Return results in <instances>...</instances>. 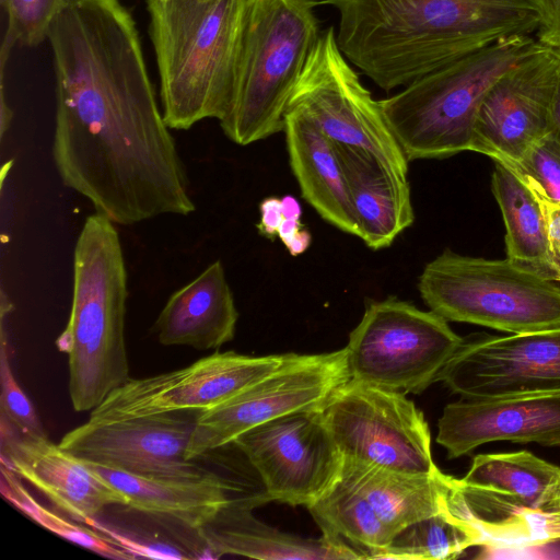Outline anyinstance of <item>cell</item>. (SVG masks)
Instances as JSON below:
<instances>
[{
	"instance_id": "12",
	"label": "cell",
	"mask_w": 560,
	"mask_h": 560,
	"mask_svg": "<svg viewBox=\"0 0 560 560\" xmlns=\"http://www.w3.org/2000/svg\"><path fill=\"white\" fill-rule=\"evenodd\" d=\"M288 109L303 114L334 142L366 150L396 171L408 174L409 161L386 121L380 101L373 98L341 52L334 27L320 34Z\"/></svg>"
},
{
	"instance_id": "10",
	"label": "cell",
	"mask_w": 560,
	"mask_h": 560,
	"mask_svg": "<svg viewBox=\"0 0 560 560\" xmlns=\"http://www.w3.org/2000/svg\"><path fill=\"white\" fill-rule=\"evenodd\" d=\"M322 412L345 460L412 474L439 470L424 416L401 392L350 378Z\"/></svg>"
},
{
	"instance_id": "25",
	"label": "cell",
	"mask_w": 560,
	"mask_h": 560,
	"mask_svg": "<svg viewBox=\"0 0 560 560\" xmlns=\"http://www.w3.org/2000/svg\"><path fill=\"white\" fill-rule=\"evenodd\" d=\"M341 476L368 498L393 538L453 503L454 478L440 469L433 474H412L343 459Z\"/></svg>"
},
{
	"instance_id": "11",
	"label": "cell",
	"mask_w": 560,
	"mask_h": 560,
	"mask_svg": "<svg viewBox=\"0 0 560 560\" xmlns=\"http://www.w3.org/2000/svg\"><path fill=\"white\" fill-rule=\"evenodd\" d=\"M349 380L346 348L316 354L291 353L271 374L228 400L201 410L186 458L200 459L281 416L320 409Z\"/></svg>"
},
{
	"instance_id": "6",
	"label": "cell",
	"mask_w": 560,
	"mask_h": 560,
	"mask_svg": "<svg viewBox=\"0 0 560 560\" xmlns=\"http://www.w3.org/2000/svg\"><path fill=\"white\" fill-rule=\"evenodd\" d=\"M532 35L499 39L466 54L380 101L409 162L470 151L478 109L508 69L540 48Z\"/></svg>"
},
{
	"instance_id": "31",
	"label": "cell",
	"mask_w": 560,
	"mask_h": 560,
	"mask_svg": "<svg viewBox=\"0 0 560 560\" xmlns=\"http://www.w3.org/2000/svg\"><path fill=\"white\" fill-rule=\"evenodd\" d=\"M505 165L529 178L548 201L560 206V140L552 131L534 143L518 162Z\"/></svg>"
},
{
	"instance_id": "5",
	"label": "cell",
	"mask_w": 560,
	"mask_h": 560,
	"mask_svg": "<svg viewBox=\"0 0 560 560\" xmlns=\"http://www.w3.org/2000/svg\"><path fill=\"white\" fill-rule=\"evenodd\" d=\"M315 0H244L233 96L220 121L247 145L283 131L294 88L319 36Z\"/></svg>"
},
{
	"instance_id": "2",
	"label": "cell",
	"mask_w": 560,
	"mask_h": 560,
	"mask_svg": "<svg viewBox=\"0 0 560 560\" xmlns=\"http://www.w3.org/2000/svg\"><path fill=\"white\" fill-rule=\"evenodd\" d=\"M339 13L337 44L385 91L499 39L532 35L544 0H323Z\"/></svg>"
},
{
	"instance_id": "8",
	"label": "cell",
	"mask_w": 560,
	"mask_h": 560,
	"mask_svg": "<svg viewBox=\"0 0 560 560\" xmlns=\"http://www.w3.org/2000/svg\"><path fill=\"white\" fill-rule=\"evenodd\" d=\"M480 545L523 549L560 539V467L528 451L478 454L454 479Z\"/></svg>"
},
{
	"instance_id": "32",
	"label": "cell",
	"mask_w": 560,
	"mask_h": 560,
	"mask_svg": "<svg viewBox=\"0 0 560 560\" xmlns=\"http://www.w3.org/2000/svg\"><path fill=\"white\" fill-rule=\"evenodd\" d=\"M0 343V413L23 432L46 435L35 408L18 384L12 372L2 322Z\"/></svg>"
},
{
	"instance_id": "23",
	"label": "cell",
	"mask_w": 560,
	"mask_h": 560,
	"mask_svg": "<svg viewBox=\"0 0 560 560\" xmlns=\"http://www.w3.org/2000/svg\"><path fill=\"white\" fill-rule=\"evenodd\" d=\"M237 319L223 265L215 260L170 296L153 330L164 346L213 350L234 338Z\"/></svg>"
},
{
	"instance_id": "14",
	"label": "cell",
	"mask_w": 560,
	"mask_h": 560,
	"mask_svg": "<svg viewBox=\"0 0 560 560\" xmlns=\"http://www.w3.org/2000/svg\"><path fill=\"white\" fill-rule=\"evenodd\" d=\"M436 382L471 399L560 394V327L462 338Z\"/></svg>"
},
{
	"instance_id": "33",
	"label": "cell",
	"mask_w": 560,
	"mask_h": 560,
	"mask_svg": "<svg viewBox=\"0 0 560 560\" xmlns=\"http://www.w3.org/2000/svg\"><path fill=\"white\" fill-rule=\"evenodd\" d=\"M518 175L536 191L541 200L547 221L550 261L556 276V282H560V206L548 201L529 178L521 174Z\"/></svg>"
},
{
	"instance_id": "15",
	"label": "cell",
	"mask_w": 560,
	"mask_h": 560,
	"mask_svg": "<svg viewBox=\"0 0 560 560\" xmlns=\"http://www.w3.org/2000/svg\"><path fill=\"white\" fill-rule=\"evenodd\" d=\"M290 355L254 357L217 351L176 371L129 378L91 411L89 420L108 422L210 409L278 370Z\"/></svg>"
},
{
	"instance_id": "13",
	"label": "cell",
	"mask_w": 560,
	"mask_h": 560,
	"mask_svg": "<svg viewBox=\"0 0 560 560\" xmlns=\"http://www.w3.org/2000/svg\"><path fill=\"white\" fill-rule=\"evenodd\" d=\"M232 444L255 469L270 501L307 508L341 477L343 456L322 408L276 418Z\"/></svg>"
},
{
	"instance_id": "37",
	"label": "cell",
	"mask_w": 560,
	"mask_h": 560,
	"mask_svg": "<svg viewBox=\"0 0 560 560\" xmlns=\"http://www.w3.org/2000/svg\"><path fill=\"white\" fill-rule=\"evenodd\" d=\"M302 228L301 220L283 219L278 230V237L287 246Z\"/></svg>"
},
{
	"instance_id": "18",
	"label": "cell",
	"mask_w": 560,
	"mask_h": 560,
	"mask_svg": "<svg viewBox=\"0 0 560 560\" xmlns=\"http://www.w3.org/2000/svg\"><path fill=\"white\" fill-rule=\"evenodd\" d=\"M1 464L44 493L68 517L88 525L127 497L47 435L19 430L1 416Z\"/></svg>"
},
{
	"instance_id": "40",
	"label": "cell",
	"mask_w": 560,
	"mask_h": 560,
	"mask_svg": "<svg viewBox=\"0 0 560 560\" xmlns=\"http://www.w3.org/2000/svg\"><path fill=\"white\" fill-rule=\"evenodd\" d=\"M12 110L5 102L3 83H1L0 93V137H4L5 131L9 129L12 120Z\"/></svg>"
},
{
	"instance_id": "34",
	"label": "cell",
	"mask_w": 560,
	"mask_h": 560,
	"mask_svg": "<svg viewBox=\"0 0 560 560\" xmlns=\"http://www.w3.org/2000/svg\"><path fill=\"white\" fill-rule=\"evenodd\" d=\"M545 14L536 31V40L550 49L560 50V0H544Z\"/></svg>"
},
{
	"instance_id": "19",
	"label": "cell",
	"mask_w": 560,
	"mask_h": 560,
	"mask_svg": "<svg viewBox=\"0 0 560 560\" xmlns=\"http://www.w3.org/2000/svg\"><path fill=\"white\" fill-rule=\"evenodd\" d=\"M494 441L560 446V394L463 398L444 407L436 442L448 458L468 455Z\"/></svg>"
},
{
	"instance_id": "28",
	"label": "cell",
	"mask_w": 560,
	"mask_h": 560,
	"mask_svg": "<svg viewBox=\"0 0 560 560\" xmlns=\"http://www.w3.org/2000/svg\"><path fill=\"white\" fill-rule=\"evenodd\" d=\"M479 545V534L460 510L454 486V498L450 508L404 528L378 559H453L466 549Z\"/></svg>"
},
{
	"instance_id": "30",
	"label": "cell",
	"mask_w": 560,
	"mask_h": 560,
	"mask_svg": "<svg viewBox=\"0 0 560 560\" xmlns=\"http://www.w3.org/2000/svg\"><path fill=\"white\" fill-rule=\"evenodd\" d=\"M67 0H1L8 15L5 35L15 44L35 47L48 39L50 27Z\"/></svg>"
},
{
	"instance_id": "9",
	"label": "cell",
	"mask_w": 560,
	"mask_h": 560,
	"mask_svg": "<svg viewBox=\"0 0 560 560\" xmlns=\"http://www.w3.org/2000/svg\"><path fill=\"white\" fill-rule=\"evenodd\" d=\"M460 341L431 310L397 298L371 301L345 347L350 378L420 394L436 382Z\"/></svg>"
},
{
	"instance_id": "36",
	"label": "cell",
	"mask_w": 560,
	"mask_h": 560,
	"mask_svg": "<svg viewBox=\"0 0 560 560\" xmlns=\"http://www.w3.org/2000/svg\"><path fill=\"white\" fill-rule=\"evenodd\" d=\"M312 243L311 233L301 229L296 235L292 238V241L285 246L291 256L296 257L305 253Z\"/></svg>"
},
{
	"instance_id": "26",
	"label": "cell",
	"mask_w": 560,
	"mask_h": 560,
	"mask_svg": "<svg viewBox=\"0 0 560 560\" xmlns=\"http://www.w3.org/2000/svg\"><path fill=\"white\" fill-rule=\"evenodd\" d=\"M491 190L504 221L506 258L556 282L539 196L515 171L500 162H494Z\"/></svg>"
},
{
	"instance_id": "35",
	"label": "cell",
	"mask_w": 560,
	"mask_h": 560,
	"mask_svg": "<svg viewBox=\"0 0 560 560\" xmlns=\"http://www.w3.org/2000/svg\"><path fill=\"white\" fill-rule=\"evenodd\" d=\"M260 219L256 228L262 236L273 240L278 236L279 226L283 220L281 198L270 196L259 203Z\"/></svg>"
},
{
	"instance_id": "24",
	"label": "cell",
	"mask_w": 560,
	"mask_h": 560,
	"mask_svg": "<svg viewBox=\"0 0 560 560\" xmlns=\"http://www.w3.org/2000/svg\"><path fill=\"white\" fill-rule=\"evenodd\" d=\"M283 131L290 165L303 198L329 224L359 236L336 143L303 114L287 109Z\"/></svg>"
},
{
	"instance_id": "1",
	"label": "cell",
	"mask_w": 560,
	"mask_h": 560,
	"mask_svg": "<svg viewBox=\"0 0 560 560\" xmlns=\"http://www.w3.org/2000/svg\"><path fill=\"white\" fill-rule=\"evenodd\" d=\"M48 40L52 159L63 185L122 225L194 212L129 10L119 0H67Z\"/></svg>"
},
{
	"instance_id": "17",
	"label": "cell",
	"mask_w": 560,
	"mask_h": 560,
	"mask_svg": "<svg viewBox=\"0 0 560 560\" xmlns=\"http://www.w3.org/2000/svg\"><path fill=\"white\" fill-rule=\"evenodd\" d=\"M559 78L555 52L540 46L491 85L476 117L470 151L514 164L552 130Z\"/></svg>"
},
{
	"instance_id": "21",
	"label": "cell",
	"mask_w": 560,
	"mask_h": 560,
	"mask_svg": "<svg viewBox=\"0 0 560 560\" xmlns=\"http://www.w3.org/2000/svg\"><path fill=\"white\" fill-rule=\"evenodd\" d=\"M83 463L127 497L128 509L196 536L234 498L247 495L237 483L217 472L194 480H167Z\"/></svg>"
},
{
	"instance_id": "38",
	"label": "cell",
	"mask_w": 560,
	"mask_h": 560,
	"mask_svg": "<svg viewBox=\"0 0 560 560\" xmlns=\"http://www.w3.org/2000/svg\"><path fill=\"white\" fill-rule=\"evenodd\" d=\"M281 210L283 219L301 220L302 218V207L291 195L281 197Z\"/></svg>"
},
{
	"instance_id": "7",
	"label": "cell",
	"mask_w": 560,
	"mask_h": 560,
	"mask_svg": "<svg viewBox=\"0 0 560 560\" xmlns=\"http://www.w3.org/2000/svg\"><path fill=\"white\" fill-rule=\"evenodd\" d=\"M427 306L447 322L511 334L560 327V285L508 258L445 249L418 280Z\"/></svg>"
},
{
	"instance_id": "39",
	"label": "cell",
	"mask_w": 560,
	"mask_h": 560,
	"mask_svg": "<svg viewBox=\"0 0 560 560\" xmlns=\"http://www.w3.org/2000/svg\"><path fill=\"white\" fill-rule=\"evenodd\" d=\"M559 60V78L552 106V132L560 140V50L551 49Z\"/></svg>"
},
{
	"instance_id": "4",
	"label": "cell",
	"mask_w": 560,
	"mask_h": 560,
	"mask_svg": "<svg viewBox=\"0 0 560 560\" xmlns=\"http://www.w3.org/2000/svg\"><path fill=\"white\" fill-rule=\"evenodd\" d=\"M127 270L114 222L89 215L73 252V296L56 340L68 354L69 396L75 411H92L129 378L125 342Z\"/></svg>"
},
{
	"instance_id": "22",
	"label": "cell",
	"mask_w": 560,
	"mask_h": 560,
	"mask_svg": "<svg viewBox=\"0 0 560 560\" xmlns=\"http://www.w3.org/2000/svg\"><path fill=\"white\" fill-rule=\"evenodd\" d=\"M336 143V142H335ZM359 237L373 250L386 248L415 221L407 174L371 152L336 143Z\"/></svg>"
},
{
	"instance_id": "16",
	"label": "cell",
	"mask_w": 560,
	"mask_h": 560,
	"mask_svg": "<svg viewBox=\"0 0 560 560\" xmlns=\"http://www.w3.org/2000/svg\"><path fill=\"white\" fill-rule=\"evenodd\" d=\"M201 410H178L77 427L59 445L74 457L129 474L167 480L209 476L186 450Z\"/></svg>"
},
{
	"instance_id": "29",
	"label": "cell",
	"mask_w": 560,
	"mask_h": 560,
	"mask_svg": "<svg viewBox=\"0 0 560 560\" xmlns=\"http://www.w3.org/2000/svg\"><path fill=\"white\" fill-rule=\"evenodd\" d=\"M20 477L1 464L2 495L27 517L49 532L97 555L117 560L136 559L107 535L90 526L79 525L38 503L20 481Z\"/></svg>"
},
{
	"instance_id": "20",
	"label": "cell",
	"mask_w": 560,
	"mask_h": 560,
	"mask_svg": "<svg viewBox=\"0 0 560 560\" xmlns=\"http://www.w3.org/2000/svg\"><path fill=\"white\" fill-rule=\"evenodd\" d=\"M270 501L266 492L234 498L206 525L197 537L213 558L224 555L261 560H355L361 557L345 544L325 536L304 538L267 525L253 509Z\"/></svg>"
},
{
	"instance_id": "27",
	"label": "cell",
	"mask_w": 560,
	"mask_h": 560,
	"mask_svg": "<svg viewBox=\"0 0 560 560\" xmlns=\"http://www.w3.org/2000/svg\"><path fill=\"white\" fill-rule=\"evenodd\" d=\"M307 509L323 536L347 545L361 559H378L393 540L368 498L342 476Z\"/></svg>"
},
{
	"instance_id": "3",
	"label": "cell",
	"mask_w": 560,
	"mask_h": 560,
	"mask_svg": "<svg viewBox=\"0 0 560 560\" xmlns=\"http://www.w3.org/2000/svg\"><path fill=\"white\" fill-rule=\"evenodd\" d=\"M170 129L221 121L234 88L244 0H145Z\"/></svg>"
}]
</instances>
